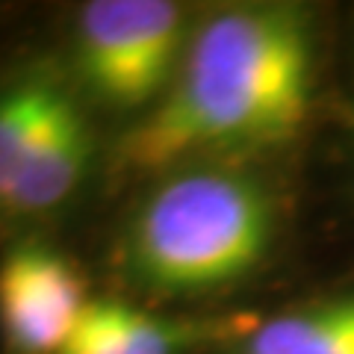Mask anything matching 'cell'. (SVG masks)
Masks as SVG:
<instances>
[{"mask_svg": "<svg viewBox=\"0 0 354 354\" xmlns=\"http://www.w3.org/2000/svg\"><path fill=\"white\" fill-rule=\"evenodd\" d=\"M316 95L310 18L286 3H230L198 15L162 101L106 142L101 180L133 189L201 160H260L304 130Z\"/></svg>", "mask_w": 354, "mask_h": 354, "instance_id": "1", "label": "cell"}, {"mask_svg": "<svg viewBox=\"0 0 354 354\" xmlns=\"http://www.w3.org/2000/svg\"><path fill=\"white\" fill-rule=\"evenodd\" d=\"M104 245L118 298L169 310L239 290L272 263L286 204L260 160H201L127 189Z\"/></svg>", "mask_w": 354, "mask_h": 354, "instance_id": "2", "label": "cell"}, {"mask_svg": "<svg viewBox=\"0 0 354 354\" xmlns=\"http://www.w3.org/2000/svg\"><path fill=\"white\" fill-rule=\"evenodd\" d=\"M195 21L171 0H88L74 9L59 59L95 118L124 130L171 88Z\"/></svg>", "mask_w": 354, "mask_h": 354, "instance_id": "3", "label": "cell"}, {"mask_svg": "<svg viewBox=\"0 0 354 354\" xmlns=\"http://www.w3.org/2000/svg\"><path fill=\"white\" fill-rule=\"evenodd\" d=\"M88 278L48 234H24L0 248V348L59 354L92 301Z\"/></svg>", "mask_w": 354, "mask_h": 354, "instance_id": "4", "label": "cell"}, {"mask_svg": "<svg viewBox=\"0 0 354 354\" xmlns=\"http://www.w3.org/2000/svg\"><path fill=\"white\" fill-rule=\"evenodd\" d=\"M83 104L59 53H30L0 71V234L68 113Z\"/></svg>", "mask_w": 354, "mask_h": 354, "instance_id": "5", "label": "cell"}, {"mask_svg": "<svg viewBox=\"0 0 354 354\" xmlns=\"http://www.w3.org/2000/svg\"><path fill=\"white\" fill-rule=\"evenodd\" d=\"M260 313H171L118 295H95L59 354H201L227 348Z\"/></svg>", "mask_w": 354, "mask_h": 354, "instance_id": "6", "label": "cell"}, {"mask_svg": "<svg viewBox=\"0 0 354 354\" xmlns=\"http://www.w3.org/2000/svg\"><path fill=\"white\" fill-rule=\"evenodd\" d=\"M225 354H354V292L298 304L257 325Z\"/></svg>", "mask_w": 354, "mask_h": 354, "instance_id": "7", "label": "cell"}]
</instances>
